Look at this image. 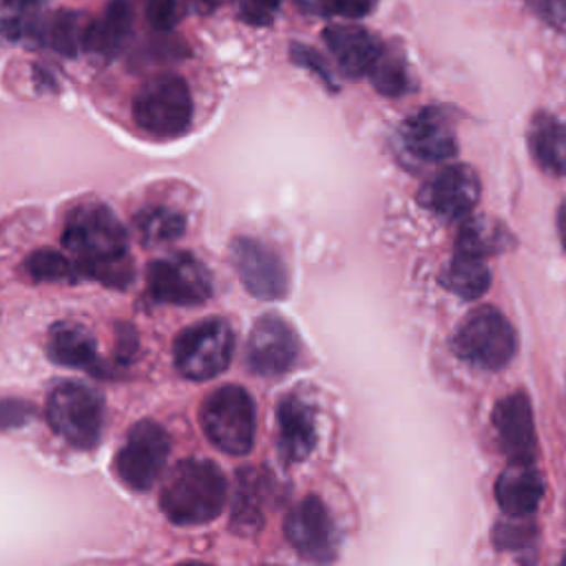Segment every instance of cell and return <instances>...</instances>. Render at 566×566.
I'll return each mask as SVG.
<instances>
[{"label":"cell","instance_id":"cell-1","mask_svg":"<svg viewBox=\"0 0 566 566\" xmlns=\"http://www.w3.org/2000/svg\"><path fill=\"white\" fill-rule=\"evenodd\" d=\"M62 245L75 256L80 276L108 287H126L133 279L128 234L104 203H80L62 228Z\"/></svg>","mask_w":566,"mask_h":566},{"label":"cell","instance_id":"cell-2","mask_svg":"<svg viewBox=\"0 0 566 566\" xmlns=\"http://www.w3.org/2000/svg\"><path fill=\"white\" fill-rule=\"evenodd\" d=\"M228 484L212 460H181L159 493L161 513L179 526L212 522L226 506Z\"/></svg>","mask_w":566,"mask_h":566},{"label":"cell","instance_id":"cell-3","mask_svg":"<svg viewBox=\"0 0 566 566\" xmlns=\"http://www.w3.org/2000/svg\"><path fill=\"white\" fill-rule=\"evenodd\" d=\"M133 119L139 130L155 139H177L190 130L192 95L184 77L157 73L133 95Z\"/></svg>","mask_w":566,"mask_h":566},{"label":"cell","instance_id":"cell-4","mask_svg":"<svg viewBox=\"0 0 566 566\" xmlns=\"http://www.w3.org/2000/svg\"><path fill=\"white\" fill-rule=\"evenodd\" d=\"M199 424L217 449L230 455H245L256 433L254 402L243 387L223 385L201 402Z\"/></svg>","mask_w":566,"mask_h":566},{"label":"cell","instance_id":"cell-5","mask_svg":"<svg viewBox=\"0 0 566 566\" xmlns=\"http://www.w3.org/2000/svg\"><path fill=\"white\" fill-rule=\"evenodd\" d=\"M453 352L480 367V369H502L517 352V334L511 321L495 307H478L458 325L453 336Z\"/></svg>","mask_w":566,"mask_h":566},{"label":"cell","instance_id":"cell-6","mask_svg":"<svg viewBox=\"0 0 566 566\" xmlns=\"http://www.w3.org/2000/svg\"><path fill=\"white\" fill-rule=\"evenodd\" d=\"M51 429L71 447L93 449L104 424V402L97 391L82 382H60L46 400Z\"/></svg>","mask_w":566,"mask_h":566},{"label":"cell","instance_id":"cell-7","mask_svg":"<svg viewBox=\"0 0 566 566\" xmlns=\"http://www.w3.org/2000/svg\"><path fill=\"white\" fill-rule=\"evenodd\" d=\"M234 352V334L223 318H206L181 329L172 345L175 367L188 380H208L226 371Z\"/></svg>","mask_w":566,"mask_h":566},{"label":"cell","instance_id":"cell-8","mask_svg":"<svg viewBox=\"0 0 566 566\" xmlns=\"http://www.w3.org/2000/svg\"><path fill=\"white\" fill-rule=\"evenodd\" d=\"M168 433L155 420L135 422L119 447L113 469L119 482L133 491H148L168 460Z\"/></svg>","mask_w":566,"mask_h":566},{"label":"cell","instance_id":"cell-9","mask_svg":"<svg viewBox=\"0 0 566 566\" xmlns=\"http://www.w3.org/2000/svg\"><path fill=\"white\" fill-rule=\"evenodd\" d=\"M283 533L290 546L310 564L329 566L338 555V531L318 495H305L287 511Z\"/></svg>","mask_w":566,"mask_h":566},{"label":"cell","instance_id":"cell-10","mask_svg":"<svg viewBox=\"0 0 566 566\" xmlns=\"http://www.w3.org/2000/svg\"><path fill=\"white\" fill-rule=\"evenodd\" d=\"M148 296L168 305H201L212 294L208 268L190 254L155 259L146 268Z\"/></svg>","mask_w":566,"mask_h":566},{"label":"cell","instance_id":"cell-11","mask_svg":"<svg viewBox=\"0 0 566 566\" xmlns=\"http://www.w3.org/2000/svg\"><path fill=\"white\" fill-rule=\"evenodd\" d=\"M230 261L243 287L254 298H285L290 287L287 268L270 245L252 237H234L230 241Z\"/></svg>","mask_w":566,"mask_h":566},{"label":"cell","instance_id":"cell-12","mask_svg":"<svg viewBox=\"0 0 566 566\" xmlns=\"http://www.w3.org/2000/svg\"><path fill=\"white\" fill-rule=\"evenodd\" d=\"M301 354V343L294 327L279 314H263L250 336L245 347L248 367L265 378L283 376L294 369Z\"/></svg>","mask_w":566,"mask_h":566},{"label":"cell","instance_id":"cell-13","mask_svg":"<svg viewBox=\"0 0 566 566\" xmlns=\"http://www.w3.org/2000/svg\"><path fill=\"white\" fill-rule=\"evenodd\" d=\"M480 199V179L471 166L453 164L436 172L418 192V201L440 219H464Z\"/></svg>","mask_w":566,"mask_h":566},{"label":"cell","instance_id":"cell-14","mask_svg":"<svg viewBox=\"0 0 566 566\" xmlns=\"http://www.w3.org/2000/svg\"><path fill=\"white\" fill-rule=\"evenodd\" d=\"M398 142L407 157L427 164L447 161L458 153L453 128L444 111L436 106H427L407 117L398 130Z\"/></svg>","mask_w":566,"mask_h":566},{"label":"cell","instance_id":"cell-15","mask_svg":"<svg viewBox=\"0 0 566 566\" xmlns=\"http://www.w3.org/2000/svg\"><path fill=\"white\" fill-rule=\"evenodd\" d=\"M493 427L497 431V442L511 462L533 464L535 460V422L533 407L524 391H513L504 396L493 407Z\"/></svg>","mask_w":566,"mask_h":566},{"label":"cell","instance_id":"cell-16","mask_svg":"<svg viewBox=\"0 0 566 566\" xmlns=\"http://www.w3.org/2000/svg\"><path fill=\"white\" fill-rule=\"evenodd\" d=\"M323 40L347 77L369 75L385 51L371 31L356 24H329L323 29Z\"/></svg>","mask_w":566,"mask_h":566},{"label":"cell","instance_id":"cell-17","mask_svg":"<svg viewBox=\"0 0 566 566\" xmlns=\"http://www.w3.org/2000/svg\"><path fill=\"white\" fill-rule=\"evenodd\" d=\"M276 422L281 458L290 464L303 462L316 444L312 409L301 398L285 396L276 407Z\"/></svg>","mask_w":566,"mask_h":566},{"label":"cell","instance_id":"cell-18","mask_svg":"<svg viewBox=\"0 0 566 566\" xmlns=\"http://www.w3.org/2000/svg\"><path fill=\"white\" fill-rule=\"evenodd\" d=\"M46 354L55 365L102 374L97 343L84 325L71 321L55 323L46 336Z\"/></svg>","mask_w":566,"mask_h":566},{"label":"cell","instance_id":"cell-19","mask_svg":"<svg viewBox=\"0 0 566 566\" xmlns=\"http://www.w3.org/2000/svg\"><path fill=\"white\" fill-rule=\"evenodd\" d=\"M544 495V480L526 462H511L495 482V500L511 517L531 515Z\"/></svg>","mask_w":566,"mask_h":566},{"label":"cell","instance_id":"cell-20","mask_svg":"<svg viewBox=\"0 0 566 566\" xmlns=\"http://www.w3.org/2000/svg\"><path fill=\"white\" fill-rule=\"evenodd\" d=\"M133 29V7L128 0H111L102 15L86 27L84 51L108 60L113 57L128 40Z\"/></svg>","mask_w":566,"mask_h":566},{"label":"cell","instance_id":"cell-21","mask_svg":"<svg viewBox=\"0 0 566 566\" xmlns=\"http://www.w3.org/2000/svg\"><path fill=\"white\" fill-rule=\"evenodd\" d=\"M528 150L544 172L566 175V124L546 111H537L528 122Z\"/></svg>","mask_w":566,"mask_h":566},{"label":"cell","instance_id":"cell-22","mask_svg":"<svg viewBox=\"0 0 566 566\" xmlns=\"http://www.w3.org/2000/svg\"><path fill=\"white\" fill-rule=\"evenodd\" d=\"M86 27L88 22L84 13L62 9L49 13L42 20L35 18L27 38H35L40 44L53 49L64 57H75L80 51H84Z\"/></svg>","mask_w":566,"mask_h":566},{"label":"cell","instance_id":"cell-23","mask_svg":"<svg viewBox=\"0 0 566 566\" xmlns=\"http://www.w3.org/2000/svg\"><path fill=\"white\" fill-rule=\"evenodd\" d=\"M440 283L455 296L464 301H473L489 290L491 274L482 256L455 250L453 259L444 265L440 274Z\"/></svg>","mask_w":566,"mask_h":566},{"label":"cell","instance_id":"cell-24","mask_svg":"<svg viewBox=\"0 0 566 566\" xmlns=\"http://www.w3.org/2000/svg\"><path fill=\"white\" fill-rule=\"evenodd\" d=\"M265 509V486L256 471H243L232 509V531L241 535H252L263 524Z\"/></svg>","mask_w":566,"mask_h":566},{"label":"cell","instance_id":"cell-25","mask_svg":"<svg viewBox=\"0 0 566 566\" xmlns=\"http://www.w3.org/2000/svg\"><path fill=\"white\" fill-rule=\"evenodd\" d=\"M133 223L137 234L146 243L175 241L186 230L184 214L168 206H144L142 210H137Z\"/></svg>","mask_w":566,"mask_h":566},{"label":"cell","instance_id":"cell-26","mask_svg":"<svg viewBox=\"0 0 566 566\" xmlns=\"http://www.w3.org/2000/svg\"><path fill=\"white\" fill-rule=\"evenodd\" d=\"M509 243L511 237L500 223L489 219H469L458 232L455 250L484 259L486 254L504 250Z\"/></svg>","mask_w":566,"mask_h":566},{"label":"cell","instance_id":"cell-27","mask_svg":"<svg viewBox=\"0 0 566 566\" xmlns=\"http://www.w3.org/2000/svg\"><path fill=\"white\" fill-rule=\"evenodd\" d=\"M374 84V88L382 95L396 97L402 95L409 88V73H407V64L402 60L400 53H391V51H382V55L378 57L376 66L369 71L367 75Z\"/></svg>","mask_w":566,"mask_h":566},{"label":"cell","instance_id":"cell-28","mask_svg":"<svg viewBox=\"0 0 566 566\" xmlns=\"http://www.w3.org/2000/svg\"><path fill=\"white\" fill-rule=\"evenodd\" d=\"M27 272L35 281H75L80 279L77 265L57 250H35L27 256Z\"/></svg>","mask_w":566,"mask_h":566},{"label":"cell","instance_id":"cell-29","mask_svg":"<svg viewBox=\"0 0 566 566\" xmlns=\"http://www.w3.org/2000/svg\"><path fill=\"white\" fill-rule=\"evenodd\" d=\"M46 0H0V31L11 38H27L40 7Z\"/></svg>","mask_w":566,"mask_h":566},{"label":"cell","instance_id":"cell-30","mask_svg":"<svg viewBox=\"0 0 566 566\" xmlns=\"http://www.w3.org/2000/svg\"><path fill=\"white\" fill-rule=\"evenodd\" d=\"M290 57H292L298 66L312 71L329 91H338V84H336V80H334V75H332L327 62L321 57L318 51H314V49H310V46H305V44H301V42H292V44H290Z\"/></svg>","mask_w":566,"mask_h":566},{"label":"cell","instance_id":"cell-31","mask_svg":"<svg viewBox=\"0 0 566 566\" xmlns=\"http://www.w3.org/2000/svg\"><path fill=\"white\" fill-rule=\"evenodd\" d=\"M232 7L245 24L268 27L276 18L281 0H232Z\"/></svg>","mask_w":566,"mask_h":566},{"label":"cell","instance_id":"cell-32","mask_svg":"<svg viewBox=\"0 0 566 566\" xmlns=\"http://www.w3.org/2000/svg\"><path fill=\"white\" fill-rule=\"evenodd\" d=\"M144 18L155 31H170L177 22V0H139Z\"/></svg>","mask_w":566,"mask_h":566},{"label":"cell","instance_id":"cell-33","mask_svg":"<svg viewBox=\"0 0 566 566\" xmlns=\"http://www.w3.org/2000/svg\"><path fill=\"white\" fill-rule=\"evenodd\" d=\"M33 418V407L20 398L0 400V431L27 424Z\"/></svg>","mask_w":566,"mask_h":566},{"label":"cell","instance_id":"cell-34","mask_svg":"<svg viewBox=\"0 0 566 566\" xmlns=\"http://www.w3.org/2000/svg\"><path fill=\"white\" fill-rule=\"evenodd\" d=\"M526 4L548 27L566 33V0H526Z\"/></svg>","mask_w":566,"mask_h":566},{"label":"cell","instance_id":"cell-35","mask_svg":"<svg viewBox=\"0 0 566 566\" xmlns=\"http://www.w3.org/2000/svg\"><path fill=\"white\" fill-rule=\"evenodd\" d=\"M533 528L528 524H497L493 528V544L500 548H520L531 542Z\"/></svg>","mask_w":566,"mask_h":566},{"label":"cell","instance_id":"cell-36","mask_svg":"<svg viewBox=\"0 0 566 566\" xmlns=\"http://www.w3.org/2000/svg\"><path fill=\"white\" fill-rule=\"evenodd\" d=\"M318 4L329 15L356 20V18L367 15L374 9L376 0H318Z\"/></svg>","mask_w":566,"mask_h":566},{"label":"cell","instance_id":"cell-37","mask_svg":"<svg viewBox=\"0 0 566 566\" xmlns=\"http://www.w3.org/2000/svg\"><path fill=\"white\" fill-rule=\"evenodd\" d=\"M557 228H559V237H562V245L566 250V201L562 203L559 208V214H557Z\"/></svg>","mask_w":566,"mask_h":566},{"label":"cell","instance_id":"cell-38","mask_svg":"<svg viewBox=\"0 0 566 566\" xmlns=\"http://www.w3.org/2000/svg\"><path fill=\"white\" fill-rule=\"evenodd\" d=\"M195 2V7H197V11H210L214 4H217V0H192Z\"/></svg>","mask_w":566,"mask_h":566},{"label":"cell","instance_id":"cell-39","mask_svg":"<svg viewBox=\"0 0 566 566\" xmlns=\"http://www.w3.org/2000/svg\"><path fill=\"white\" fill-rule=\"evenodd\" d=\"M179 566H208V564H203V562H184Z\"/></svg>","mask_w":566,"mask_h":566},{"label":"cell","instance_id":"cell-40","mask_svg":"<svg viewBox=\"0 0 566 566\" xmlns=\"http://www.w3.org/2000/svg\"><path fill=\"white\" fill-rule=\"evenodd\" d=\"M555 566H566V557H564V559H562V562H557V564H555Z\"/></svg>","mask_w":566,"mask_h":566}]
</instances>
